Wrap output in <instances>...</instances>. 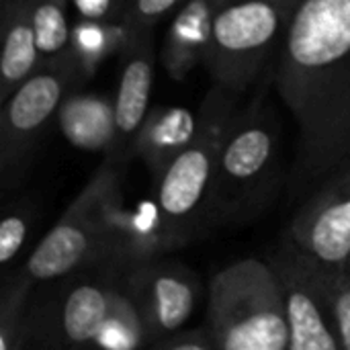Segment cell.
I'll return each mask as SVG.
<instances>
[{
  "label": "cell",
  "mask_w": 350,
  "mask_h": 350,
  "mask_svg": "<svg viewBox=\"0 0 350 350\" xmlns=\"http://www.w3.org/2000/svg\"><path fill=\"white\" fill-rule=\"evenodd\" d=\"M275 84L312 178L350 164V0H299L277 49Z\"/></svg>",
  "instance_id": "6da1fadb"
},
{
  "label": "cell",
  "mask_w": 350,
  "mask_h": 350,
  "mask_svg": "<svg viewBox=\"0 0 350 350\" xmlns=\"http://www.w3.org/2000/svg\"><path fill=\"white\" fill-rule=\"evenodd\" d=\"M281 176V125L267 103L236 111L215 168L207 228L254 221L273 201Z\"/></svg>",
  "instance_id": "7a4b0ae2"
},
{
  "label": "cell",
  "mask_w": 350,
  "mask_h": 350,
  "mask_svg": "<svg viewBox=\"0 0 350 350\" xmlns=\"http://www.w3.org/2000/svg\"><path fill=\"white\" fill-rule=\"evenodd\" d=\"M234 90L215 84L199 107V127L191 144L156 178L154 197L180 246L207 228V205L217 158L236 115Z\"/></svg>",
  "instance_id": "3957f363"
},
{
  "label": "cell",
  "mask_w": 350,
  "mask_h": 350,
  "mask_svg": "<svg viewBox=\"0 0 350 350\" xmlns=\"http://www.w3.org/2000/svg\"><path fill=\"white\" fill-rule=\"evenodd\" d=\"M205 326L221 350H289L283 297L269 262L246 258L221 269L209 285Z\"/></svg>",
  "instance_id": "277c9868"
},
{
  "label": "cell",
  "mask_w": 350,
  "mask_h": 350,
  "mask_svg": "<svg viewBox=\"0 0 350 350\" xmlns=\"http://www.w3.org/2000/svg\"><path fill=\"white\" fill-rule=\"evenodd\" d=\"M299 0H226L211 18L203 64L215 84L244 92L262 72Z\"/></svg>",
  "instance_id": "5b68a950"
},
{
  "label": "cell",
  "mask_w": 350,
  "mask_h": 350,
  "mask_svg": "<svg viewBox=\"0 0 350 350\" xmlns=\"http://www.w3.org/2000/svg\"><path fill=\"white\" fill-rule=\"evenodd\" d=\"M123 170L125 160L107 154L86 187L29 256L23 273L33 283H49L103 262L105 201L123 178Z\"/></svg>",
  "instance_id": "8992f818"
},
{
  "label": "cell",
  "mask_w": 350,
  "mask_h": 350,
  "mask_svg": "<svg viewBox=\"0 0 350 350\" xmlns=\"http://www.w3.org/2000/svg\"><path fill=\"white\" fill-rule=\"evenodd\" d=\"M92 269L49 281L51 291L35 299V306L29 301L23 347L31 340L49 349L94 347L111 310L117 271L100 262L98 275L92 277Z\"/></svg>",
  "instance_id": "52a82bcc"
},
{
  "label": "cell",
  "mask_w": 350,
  "mask_h": 350,
  "mask_svg": "<svg viewBox=\"0 0 350 350\" xmlns=\"http://www.w3.org/2000/svg\"><path fill=\"white\" fill-rule=\"evenodd\" d=\"M84 66L70 49L41 66L2 103L0 117V174L10 189L25 168L45 127L59 113Z\"/></svg>",
  "instance_id": "ba28073f"
},
{
  "label": "cell",
  "mask_w": 350,
  "mask_h": 350,
  "mask_svg": "<svg viewBox=\"0 0 350 350\" xmlns=\"http://www.w3.org/2000/svg\"><path fill=\"white\" fill-rule=\"evenodd\" d=\"M269 267L281 289L289 350H345L332 308V277L289 236L271 252Z\"/></svg>",
  "instance_id": "9c48e42d"
},
{
  "label": "cell",
  "mask_w": 350,
  "mask_h": 350,
  "mask_svg": "<svg viewBox=\"0 0 350 350\" xmlns=\"http://www.w3.org/2000/svg\"><path fill=\"white\" fill-rule=\"evenodd\" d=\"M119 283L144 322L148 347L183 330L201 299L199 277L187 265L162 256L131 265Z\"/></svg>",
  "instance_id": "30bf717a"
},
{
  "label": "cell",
  "mask_w": 350,
  "mask_h": 350,
  "mask_svg": "<svg viewBox=\"0 0 350 350\" xmlns=\"http://www.w3.org/2000/svg\"><path fill=\"white\" fill-rule=\"evenodd\" d=\"M105 254L103 265L125 271L131 265L164 256L183 248L170 232L156 197H129L123 178L105 201Z\"/></svg>",
  "instance_id": "8fae6325"
},
{
  "label": "cell",
  "mask_w": 350,
  "mask_h": 350,
  "mask_svg": "<svg viewBox=\"0 0 350 350\" xmlns=\"http://www.w3.org/2000/svg\"><path fill=\"white\" fill-rule=\"evenodd\" d=\"M287 236L330 275L347 271L350 258V164L330 174L328 183L295 213Z\"/></svg>",
  "instance_id": "7c38bea8"
},
{
  "label": "cell",
  "mask_w": 350,
  "mask_h": 350,
  "mask_svg": "<svg viewBox=\"0 0 350 350\" xmlns=\"http://www.w3.org/2000/svg\"><path fill=\"white\" fill-rule=\"evenodd\" d=\"M154 84V47L152 31L133 33L123 49V66L117 84L115 127L117 139L111 148V156L127 162L133 156V144L150 113V96Z\"/></svg>",
  "instance_id": "4fadbf2b"
},
{
  "label": "cell",
  "mask_w": 350,
  "mask_h": 350,
  "mask_svg": "<svg viewBox=\"0 0 350 350\" xmlns=\"http://www.w3.org/2000/svg\"><path fill=\"white\" fill-rule=\"evenodd\" d=\"M35 0H10L2 6L0 100L4 103L39 66L41 53L33 23Z\"/></svg>",
  "instance_id": "5bb4252c"
},
{
  "label": "cell",
  "mask_w": 350,
  "mask_h": 350,
  "mask_svg": "<svg viewBox=\"0 0 350 350\" xmlns=\"http://www.w3.org/2000/svg\"><path fill=\"white\" fill-rule=\"evenodd\" d=\"M197 127L199 113L185 107H154L137 133L133 156H139L146 162L156 180L191 144Z\"/></svg>",
  "instance_id": "9a60e30c"
},
{
  "label": "cell",
  "mask_w": 350,
  "mask_h": 350,
  "mask_svg": "<svg viewBox=\"0 0 350 350\" xmlns=\"http://www.w3.org/2000/svg\"><path fill=\"white\" fill-rule=\"evenodd\" d=\"M217 6V0H187L176 12L166 33L162 51L164 66L172 78H185L197 66V62H203L211 18Z\"/></svg>",
  "instance_id": "2e32d148"
},
{
  "label": "cell",
  "mask_w": 350,
  "mask_h": 350,
  "mask_svg": "<svg viewBox=\"0 0 350 350\" xmlns=\"http://www.w3.org/2000/svg\"><path fill=\"white\" fill-rule=\"evenodd\" d=\"M66 137L84 150H107L115 146V109L100 96H68L59 109Z\"/></svg>",
  "instance_id": "e0dca14e"
},
{
  "label": "cell",
  "mask_w": 350,
  "mask_h": 350,
  "mask_svg": "<svg viewBox=\"0 0 350 350\" xmlns=\"http://www.w3.org/2000/svg\"><path fill=\"white\" fill-rule=\"evenodd\" d=\"M94 347L107 350H131L148 347V334L133 301L123 291L121 283L115 285L111 295V310Z\"/></svg>",
  "instance_id": "ac0fdd59"
},
{
  "label": "cell",
  "mask_w": 350,
  "mask_h": 350,
  "mask_svg": "<svg viewBox=\"0 0 350 350\" xmlns=\"http://www.w3.org/2000/svg\"><path fill=\"white\" fill-rule=\"evenodd\" d=\"M70 4L72 0H35L33 23L43 62L72 49L74 25L70 23Z\"/></svg>",
  "instance_id": "d6986e66"
},
{
  "label": "cell",
  "mask_w": 350,
  "mask_h": 350,
  "mask_svg": "<svg viewBox=\"0 0 350 350\" xmlns=\"http://www.w3.org/2000/svg\"><path fill=\"white\" fill-rule=\"evenodd\" d=\"M33 281L21 273L10 285L4 287L0 299V349H21L25 342V320L29 310V299L33 291Z\"/></svg>",
  "instance_id": "ffe728a7"
},
{
  "label": "cell",
  "mask_w": 350,
  "mask_h": 350,
  "mask_svg": "<svg viewBox=\"0 0 350 350\" xmlns=\"http://www.w3.org/2000/svg\"><path fill=\"white\" fill-rule=\"evenodd\" d=\"M119 23H103V21H86L82 18L74 25L72 31V51L80 59L86 72H90L98 62H103L109 53L115 51Z\"/></svg>",
  "instance_id": "44dd1931"
},
{
  "label": "cell",
  "mask_w": 350,
  "mask_h": 350,
  "mask_svg": "<svg viewBox=\"0 0 350 350\" xmlns=\"http://www.w3.org/2000/svg\"><path fill=\"white\" fill-rule=\"evenodd\" d=\"M187 0H125L121 23L131 33L152 31L170 10Z\"/></svg>",
  "instance_id": "7402d4cb"
},
{
  "label": "cell",
  "mask_w": 350,
  "mask_h": 350,
  "mask_svg": "<svg viewBox=\"0 0 350 350\" xmlns=\"http://www.w3.org/2000/svg\"><path fill=\"white\" fill-rule=\"evenodd\" d=\"M29 236V217L21 211L8 213L0 224V262L8 267L23 250Z\"/></svg>",
  "instance_id": "603a6c76"
},
{
  "label": "cell",
  "mask_w": 350,
  "mask_h": 350,
  "mask_svg": "<svg viewBox=\"0 0 350 350\" xmlns=\"http://www.w3.org/2000/svg\"><path fill=\"white\" fill-rule=\"evenodd\" d=\"M332 308L342 349L350 350V275L347 271L332 277Z\"/></svg>",
  "instance_id": "cb8c5ba5"
},
{
  "label": "cell",
  "mask_w": 350,
  "mask_h": 350,
  "mask_svg": "<svg viewBox=\"0 0 350 350\" xmlns=\"http://www.w3.org/2000/svg\"><path fill=\"white\" fill-rule=\"evenodd\" d=\"M152 349L158 350H211L217 349L215 340L209 332L207 326L201 328H191V330H178L172 332L152 345Z\"/></svg>",
  "instance_id": "d4e9b609"
},
{
  "label": "cell",
  "mask_w": 350,
  "mask_h": 350,
  "mask_svg": "<svg viewBox=\"0 0 350 350\" xmlns=\"http://www.w3.org/2000/svg\"><path fill=\"white\" fill-rule=\"evenodd\" d=\"M72 4L82 18L103 23H119L125 8V0H72Z\"/></svg>",
  "instance_id": "484cf974"
},
{
  "label": "cell",
  "mask_w": 350,
  "mask_h": 350,
  "mask_svg": "<svg viewBox=\"0 0 350 350\" xmlns=\"http://www.w3.org/2000/svg\"><path fill=\"white\" fill-rule=\"evenodd\" d=\"M347 273L350 275V258H349V265H347Z\"/></svg>",
  "instance_id": "4316f807"
},
{
  "label": "cell",
  "mask_w": 350,
  "mask_h": 350,
  "mask_svg": "<svg viewBox=\"0 0 350 350\" xmlns=\"http://www.w3.org/2000/svg\"><path fill=\"white\" fill-rule=\"evenodd\" d=\"M8 2H10V0H2V6H4V4H8Z\"/></svg>",
  "instance_id": "83f0119b"
},
{
  "label": "cell",
  "mask_w": 350,
  "mask_h": 350,
  "mask_svg": "<svg viewBox=\"0 0 350 350\" xmlns=\"http://www.w3.org/2000/svg\"><path fill=\"white\" fill-rule=\"evenodd\" d=\"M217 2H219V4H221V2H226V0H217Z\"/></svg>",
  "instance_id": "f1b7e54d"
}]
</instances>
